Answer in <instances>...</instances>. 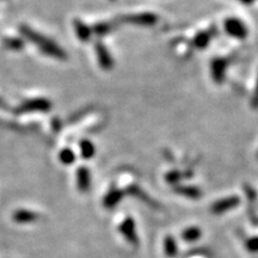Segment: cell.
I'll list each match as a JSON object with an SVG mask.
<instances>
[{"label": "cell", "mask_w": 258, "mask_h": 258, "mask_svg": "<svg viewBox=\"0 0 258 258\" xmlns=\"http://www.w3.org/2000/svg\"><path fill=\"white\" fill-rule=\"evenodd\" d=\"M19 31L23 35L24 38H27L28 41L32 42L35 46L38 47L42 53H44L46 55H49L54 59L57 60H66L67 55L64 53L62 48H61L59 44H56L55 42L51 41L50 38H48L43 35L40 34V32L35 31L34 29L28 27V25H21L19 27Z\"/></svg>", "instance_id": "1"}, {"label": "cell", "mask_w": 258, "mask_h": 258, "mask_svg": "<svg viewBox=\"0 0 258 258\" xmlns=\"http://www.w3.org/2000/svg\"><path fill=\"white\" fill-rule=\"evenodd\" d=\"M225 30L232 37L243 40L247 36V28L240 19L227 18L225 22Z\"/></svg>", "instance_id": "2"}, {"label": "cell", "mask_w": 258, "mask_h": 258, "mask_svg": "<svg viewBox=\"0 0 258 258\" xmlns=\"http://www.w3.org/2000/svg\"><path fill=\"white\" fill-rule=\"evenodd\" d=\"M51 109V102L46 98H32L28 99L19 106L18 110L21 112L30 111H49Z\"/></svg>", "instance_id": "3"}, {"label": "cell", "mask_w": 258, "mask_h": 258, "mask_svg": "<svg viewBox=\"0 0 258 258\" xmlns=\"http://www.w3.org/2000/svg\"><path fill=\"white\" fill-rule=\"evenodd\" d=\"M122 21L127 22V23L141 25V27H151L158 22V17L154 14L150 12H145V14H135L124 16Z\"/></svg>", "instance_id": "4"}, {"label": "cell", "mask_w": 258, "mask_h": 258, "mask_svg": "<svg viewBox=\"0 0 258 258\" xmlns=\"http://www.w3.org/2000/svg\"><path fill=\"white\" fill-rule=\"evenodd\" d=\"M120 232L129 244L138 245L139 238H138L137 228H135V222L133 219L132 218L124 219L123 222L120 225Z\"/></svg>", "instance_id": "5"}, {"label": "cell", "mask_w": 258, "mask_h": 258, "mask_svg": "<svg viewBox=\"0 0 258 258\" xmlns=\"http://www.w3.org/2000/svg\"><path fill=\"white\" fill-rule=\"evenodd\" d=\"M240 203V199L237 196H230V198H225L222 200H219L215 203H213L212 212L214 214H224V213L231 211L237 207Z\"/></svg>", "instance_id": "6"}, {"label": "cell", "mask_w": 258, "mask_h": 258, "mask_svg": "<svg viewBox=\"0 0 258 258\" xmlns=\"http://www.w3.org/2000/svg\"><path fill=\"white\" fill-rule=\"evenodd\" d=\"M96 53L97 56H98V62L101 64L102 69L105 71L111 70L112 66H114V61H112V57L110 53H109V50L106 49V47L103 43H101V42H98L96 44Z\"/></svg>", "instance_id": "7"}, {"label": "cell", "mask_w": 258, "mask_h": 258, "mask_svg": "<svg viewBox=\"0 0 258 258\" xmlns=\"http://www.w3.org/2000/svg\"><path fill=\"white\" fill-rule=\"evenodd\" d=\"M77 186L80 192H88L91 186V175L88 167L82 166L77 171Z\"/></svg>", "instance_id": "8"}, {"label": "cell", "mask_w": 258, "mask_h": 258, "mask_svg": "<svg viewBox=\"0 0 258 258\" xmlns=\"http://www.w3.org/2000/svg\"><path fill=\"white\" fill-rule=\"evenodd\" d=\"M226 67H227V62L224 59H215L212 62V77L217 83L224 82Z\"/></svg>", "instance_id": "9"}, {"label": "cell", "mask_w": 258, "mask_h": 258, "mask_svg": "<svg viewBox=\"0 0 258 258\" xmlns=\"http://www.w3.org/2000/svg\"><path fill=\"white\" fill-rule=\"evenodd\" d=\"M14 220L17 224H31L38 219V215L35 212L28 211V209H18L12 215Z\"/></svg>", "instance_id": "10"}, {"label": "cell", "mask_w": 258, "mask_h": 258, "mask_svg": "<svg viewBox=\"0 0 258 258\" xmlns=\"http://www.w3.org/2000/svg\"><path fill=\"white\" fill-rule=\"evenodd\" d=\"M73 27H74V31H76V35L78 36L80 41L88 42L90 38H91L92 29L88 27L84 22L79 21V19H76V21L73 22Z\"/></svg>", "instance_id": "11"}, {"label": "cell", "mask_w": 258, "mask_h": 258, "mask_svg": "<svg viewBox=\"0 0 258 258\" xmlns=\"http://www.w3.org/2000/svg\"><path fill=\"white\" fill-rule=\"evenodd\" d=\"M122 198H123V191H121V190L118 189H111L110 191L105 195L104 201H103V206L108 209L114 208L120 203Z\"/></svg>", "instance_id": "12"}, {"label": "cell", "mask_w": 258, "mask_h": 258, "mask_svg": "<svg viewBox=\"0 0 258 258\" xmlns=\"http://www.w3.org/2000/svg\"><path fill=\"white\" fill-rule=\"evenodd\" d=\"M3 44H4L6 49L19 51L24 48L25 42L23 38H19V37H4V40H3Z\"/></svg>", "instance_id": "13"}, {"label": "cell", "mask_w": 258, "mask_h": 258, "mask_svg": "<svg viewBox=\"0 0 258 258\" xmlns=\"http://www.w3.org/2000/svg\"><path fill=\"white\" fill-rule=\"evenodd\" d=\"M175 191L179 195L185 196V198L189 199H199L201 196V191L200 189L195 188V186H177L175 188Z\"/></svg>", "instance_id": "14"}, {"label": "cell", "mask_w": 258, "mask_h": 258, "mask_svg": "<svg viewBox=\"0 0 258 258\" xmlns=\"http://www.w3.org/2000/svg\"><path fill=\"white\" fill-rule=\"evenodd\" d=\"M79 147H80V153H82V157L84 159H90V158L95 156L96 148L90 140H82L80 141Z\"/></svg>", "instance_id": "15"}, {"label": "cell", "mask_w": 258, "mask_h": 258, "mask_svg": "<svg viewBox=\"0 0 258 258\" xmlns=\"http://www.w3.org/2000/svg\"><path fill=\"white\" fill-rule=\"evenodd\" d=\"M202 235V231L199 227H189L185 231H183L182 238L186 243H192L196 241Z\"/></svg>", "instance_id": "16"}, {"label": "cell", "mask_w": 258, "mask_h": 258, "mask_svg": "<svg viewBox=\"0 0 258 258\" xmlns=\"http://www.w3.org/2000/svg\"><path fill=\"white\" fill-rule=\"evenodd\" d=\"M164 249H165V253L167 257L173 258L178 252V246L173 237H166L164 240Z\"/></svg>", "instance_id": "17"}, {"label": "cell", "mask_w": 258, "mask_h": 258, "mask_svg": "<svg viewBox=\"0 0 258 258\" xmlns=\"http://www.w3.org/2000/svg\"><path fill=\"white\" fill-rule=\"evenodd\" d=\"M59 159L63 165H72L76 160V154L71 148H63L59 154Z\"/></svg>", "instance_id": "18"}, {"label": "cell", "mask_w": 258, "mask_h": 258, "mask_svg": "<svg viewBox=\"0 0 258 258\" xmlns=\"http://www.w3.org/2000/svg\"><path fill=\"white\" fill-rule=\"evenodd\" d=\"M209 41H211V36H209L208 32H200V34L196 35L194 43H195V46L198 47L199 49H203V48L208 46Z\"/></svg>", "instance_id": "19"}, {"label": "cell", "mask_w": 258, "mask_h": 258, "mask_svg": "<svg viewBox=\"0 0 258 258\" xmlns=\"http://www.w3.org/2000/svg\"><path fill=\"white\" fill-rule=\"evenodd\" d=\"M110 30H111L110 24L105 23V22H102V23L96 24L95 27H93V31H95L97 35H99V36H103V35L108 34Z\"/></svg>", "instance_id": "20"}, {"label": "cell", "mask_w": 258, "mask_h": 258, "mask_svg": "<svg viewBox=\"0 0 258 258\" xmlns=\"http://www.w3.org/2000/svg\"><path fill=\"white\" fill-rule=\"evenodd\" d=\"M245 246H246L247 251H250V252L257 253L258 252V237H252L250 238V239H247L246 243H245Z\"/></svg>", "instance_id": "21"}, {"label": "cell", "mask_w": 258, "mask_h": 258, "mask_svg": "<svg viewBox=\"0 0 258 258\" xmlns=\"http://www.w3.org/2000/svg\"><path fill=\"white\" fill-rule=\"evenodd\" d=\"M180 177H182V176H180L178 172L173 171V172H170L169 175L166 176V180L169 183H177L180 179Z\"/></svg>", "instance_id": "22"}, {"label": "cell", "mask_w": 258, "mask_h": 258, "mask_svg": "<svg viewBox=\"0 0 258 258\" xmlns=\"http://www.w3.org/2000/svg\"><path fill=\"white\" fill-rule=\"evenodd\" d=\"M252 105L253 108H258V80H257V86H256V90H254V95L252 98Z\"/></svg>", "instance_id": "23"}, {"label": "cell", "mask_w": 258, "mask_h": 258, "mask_svg": "<svg viewBox=\"0 0 258 258\" xmlns=\"http://www.w3.org/2000/svg\"><path fill=\"white\" fill-rule=\"evenodd\" d=\"M240 2L243 3V4H245V5H251L254 2V0H240Z\"/></svg>", "instance_id": "24"}, {"label": "cell", "mask_w": 258, "mask_h": 258, "mask_svg": "<svg viewBox=\"0 0 258 258\" xmlns=\"http://www.w3.org/2000/svg\"><path fill=\"white\" fill-rule=\"evenodd\" d=\"M257 157H258V154H257Z\"/></svg>", "instance_id": "25"}]
</instances>
